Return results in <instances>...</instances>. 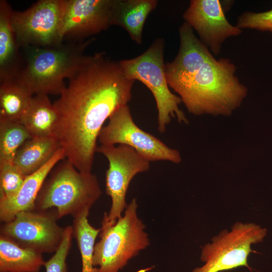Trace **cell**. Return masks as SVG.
<instances>
[{"label":"cell","mask_w":272,"mask_h":272,"mask_svg":"<svg viewBox=\"0 0 272 272\" xmlns=\"http://www.w3.org/2000/svg\"><path fill=\"white\" fill-rule=\"evenodd\" d=\"M45 181L35 203V210L55 209L58 218H73L89 211L101 190L96 176L78 171L67 160L59 162Z\"/></svg>","instance_id":"277c9868"},{"label":"cell","mask_w":272,"mask_h":272,"mask_svg":"<svg viewBox=\"0 0 272 272\" xmlns=\"http://www.w3.org/2000/svg\"><path fill=\"white\" fill-rule=\"evenodd\" d=\"M113 0H65L60 29L63 41L80 40L110 25Z\"/></svg>","instance_id":"4fadbf2b"},{"label":"cell","mask_w":272,"mask_h":272,"mask_svg":"<svg viewBox=\"0 0 272 272\" xmlns=\"http://www.w3.org/2000/svg\"><path fill=\"white\" fill-rule=\"evenodd\" d=\"M226 58L212 56L197 71L172 89L194 115L230 116L246 98L248 89Z\"/></svg>","instance_id":"7a4b0ae2"},{"label":"cell","mask_w":272,"mask_h":272,"mask_svg":"<svg viewBox=\"0 0 272 272\" xmlns=\"http://www.w3.org/2000/svg\"><path fill=\"white\" fill-rule=\"evenodd\" d=\"M98 140L101 145L129 146L150 162L165 160L177 164L181 161L178 151L169 148L137 125L128 105L121 107L109 117L108 123L101 129Z\"/></svg>","instance_id":"30bf717a"},{"label":"cell","mask_w":272,"mask_h":272,"mask_svg":"<svg viewBox=\"0 0 272 272\" xmlns=\"http://www.w3.org/2000/svg\"><path fill=\"white\" fill-rule=\"evenodd\" d=\"M93 39L70 42L51 47L27 46L24 64L16 80L32 95H58L81 67L87 55L84 52Z\"/></svg>","instance_id":"3957f363"},{"label":"cell","mask_w":272,"mask_h":272,"mask_svg":"<svg viewBox=\"0 0 272 272\" xmlns=\"http://www.w3.org/2000/svg\"><path fill=\"white\" fill-rule=\"evenodd\" d=\"M56 210L21 212L1 227V235L20 246L41 253L55 252L59 248L64 228L57 223Z\"/></svg>","instance_id":"8fae6325"},{"label":"cell","mask_w":272,"mask_h":272,"mask_svg":"<svg viewBox=\"0 0 272 272\" xmlns=\"http://www.w3.org/2000/svg\"><path fill=\"white\" fill-rule=\"evenodd\" d=\"M183 18L216 55L220 53L222 45L228 38L242 32V29L227 20L219 0H191Z\"/></svg>","instance_id":"7c38bea8"},{"label":"cell","mask_w":272,"mask_h":272,"mask_svg":"<svg viewBox=\"0 0 272 272\" xmlns=\"http://www.w3.org/2000/svg\"><path fill=\"white\" fill-rule=\"evenodd\" d=\"M65 159L63 149L59 148L43 166L26 176L21 188L14 196L0 199L1 222H10L21 212L34 210L37 196L47 176L60 161Z\"/></svg>","instance_id":"5bb4252c"},{"label":"cell","mask_w":272,"mask_h":272,"mask_svg":"<svg viewBox=\"0 0 272 272\" xmlns=\"http://www.w3.org/2000/svg\"><path fill=\"white\" fill-rule=\"evenodd\" d=\"M12 11L7 1H0V84L15 80L24 64L11 24Z\"/></svg>","instance_id":"9a60e30c"},{"label":"cell","mask_w":272,"mask_h":272,"mask_svg":"<svg viewBox=\"0 0 272 272\" xmlns=\"http://www.w3.org/2000/svg\"><path fill=\"white\" fill-rule=\"evenodd\" d=\"M96 152L103 154L109 162L106 192L111 197V205L108 213L104 215L102 225L111 226L122 217L127 206L125 196L130 181L137 174L149 170L150 161L125 145H101Z\"/></svg>","instance_id":"9c48e42d"},{"label":"cell","mask_w":272,"mask_h":272,"mask_svg":"<svg viewBox=\"0 0 272 272\" xmlns=\"http://www.w3.org/2000/svg\"><path fill=\"white\" fill-rule=\"evenodd\" d=\"M89 213L86 211L74 218L73 235L81 254V272H98L97 268L93 264V255L95 240L101 228H95L89 223Z\"/></svg>","instance_id":"44dd1931"},{"label":"cell","mask_w":272,"mask_h":272,"mask_svg":"<svg viewBox=\"0 0 272 272\" xmlns=\"http://www.w3.org/2000/svg\"><path fill=\"white\" fill-rule=\"evenodd\" d=\"M236 26L241 29L272 32V10L261 13L245 12L238 17Z\"/></svg>","instance_id":"d4e9b609"},{"label":"cell","mask_w":272,"mask_h":272,"mask_svg":"<svg viewBox=\"0 0 272 272\" xmlns=\"http://www.w3.org/2000/svg\"><path fill=\"white\" fill-rule=\"evenodd\" d=\"M72 226L64 228L63 237L58 249L53 256L45 262V272H67L66 258L72 245L73 237Z\"/></svg>","instance_id":"cb8c5ba5"},{"label":"cell","mask_w":272,"mask_h":272,"mask_svg":"<svg viewBox=\"0 0 272 272\" xmlns=\"http://www.w3.org/2000/svg\"><path fill=\"white\" fill-rule=\"evenodd\" d=\"M164 38H157L141 55L119 61L128 78L140 81L152 93L158 110V130L161 133L165 132L172 117H176L180 123H188L179 108L182 102L180 97L169 89L164 61Z\"/></svg>","instance_id":"8992f818"},{"label":"cell","mask_w":272,"mask_h":272,"mask_svg":"<svg viewBox=\"0 0 272 272\" xmlns=\"http://www.w3.org/2000/svg\"><path fill=\"white\" fill-rule=\"evenodd\" d=\"M157 4V0H113L110 25L122 27L140 44L145 21Z\"/></svg>","instance_id":"2e32d148"},{"label":"cell","mask_w":272,"mask_h":272,"mask_svg":"<svg viewBox=\"0 0 272 272\" xmlns=\"http://www.w3.org/2000/svg\"><path fill=\"white\" fill-rule=\"evenodd\" d=\"M138 207L136 198H133L114 225H102L93 255L98 272H119L149 245L145 225L138 216Z\"/></svg>","instance_id":"5b68a950"},{"label":"cell","mask_w":272,"mask_h":272,"mask_svg":"<svg viewBox=\"0 0 272 272\" xmlns=\"http://www.w3.org/2000/svg\"><path fill=\"white\" fill-rule=\"evenodd\" d=\"M65 0H40L23 11L13 10L11 24L20 47L63 43L60 29Z\"/></svg>","instance_id":"ba28073f"},{"label":"cell","mask_w":272,"mask_h":272,"mask_svg":"<svg viewBox=\"0 0 272 272\" xmlns=\"http://www.w3.org/2000/svg\"><path fill=\"white\" fill-rule=\"evenodd\" d=\"M60 148L55 137L30 138L18 150L13 164L29 175L43 166Z\"/></svg>","instance_id":"ac0fdd59"},{"label":"cell","mask_w":272,"mask_h":272,"mask_svg":"<svg viewBox=\"0 0 272 272\" xmlns=\"http://www.w3.org/2000/svg\"><path fill=\"white\" fill-rule=\"evenodd\" d=\"M45 261L42 253L22 247L0 236V271L40 272Z\"/></svg>","instance_id":"d6986e66"},{"label":"cell","mask_w":272,"mask_h":272,"mask_svg":"<svg viewBox=\"0 0 272 272\" xmlns=\"http://www.w3.org/2000/svg\"><path fill=\"white\" fill-rule=\"evenodd\" d=\"M69 80L53 103L57 114L55 137L66 160L80 172L91 173L103 123L127 105L135 81L103 52L87 55Z\"/></svg>","instance_id":"6da1fadb"},{"label":"cell","mask_w":272,"mask_h":272,"mask_svg":"<svg viewBox=\"0 0 272 272\" xmlns=\"http://www.w3.org/2000/svg\"><path fill=\"white\" fill-rule=\"evenodd\" d=\"M0 272H4V271H0Z\"/></svg>","instance_id":"484cf974"},{"label":"cell","mask_w":272,"mask_h":272,"mask_svg":"<svg viewBox=\"0 0 272 272\" xmlns=\"http://www.w3.org/2000/svg\"><path fill=\"white\" fill-rule=\"evenodd\" d=\"M26 176L13 163L0 166V199L14 196Z\"/></svg>","instance_id":"603a6c76"},{"label":"cell","mask_w":272,"mask_h":272,"mask_svg":"<svg viewBox=\"0 0 272 272\" xmlns=\"http://www.w3.org/2000/svg\"><path fill=\"white\" fill-rule=\"evenodd\" d=\"M267 229L253 223L236 222L231 230L224 229L202 248L204 264L191 272H221L240 266L250 269L247 263L251 245L263 241Z\"/></svg>","instance_id":"52a82bcc"},{"label":"cell","mask_w":272,"mask_h":272,"mask_svg":"<svg viewBox=\"0 0 272 272\" xmlns=\"http://www.w3.org/2000/svg\"><path fill=\"white\" fill-rule=\"evenodd\" d=\"M20 122L31 138L55 137L57 114L48 95L33 96Z\"/></svg>","instance_id":"e0dca14e"},{"label":"cell","mask_w":272,"mask_h":272,"mask_svg":"<svg viewBox=\"0 0 272 272\" xmlns=\"http://www.w3.org/2000/svg\"><path fill=\"white\" fill-rule=\"evenodd\" d=\"M30 138L20 121H0V166L13 163L18 150Z\"/></svg>","instance_id":"7402d4cb"},{"label":"cell","mask_w":272,"mask_h":272,"mask_svg":"<svg viewBox=\"0 0 272 272\" xmlns=\"http://www.w3.org/2000/svg\"><path fill=\"white\" fill-rule=\"evenodd\" d=\"M33 96L16 80L0 84V121H20Z\"/></svg>","instance_id":"ffe728a7"}]
</instances>
